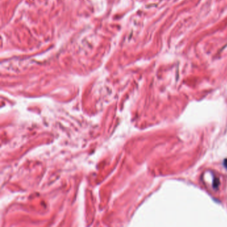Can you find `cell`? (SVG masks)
Wrapping results in <instances>:
<instances>
[{
    "mask_svg": "<svg viewBox=\"0 0 227 227\" xmlns=\"http://www.w3.org/2000/svg\"><path fill=\"white\" fill-rule=\"evenodd\" d=\"M224 164V166H225V167L227 169V160H225Z\"/></svg>",
    "mask_w": 227,
    "mask_h": 227,
    "instance_id": "obj_1",
    "label": "cell"
}]
</instances>
